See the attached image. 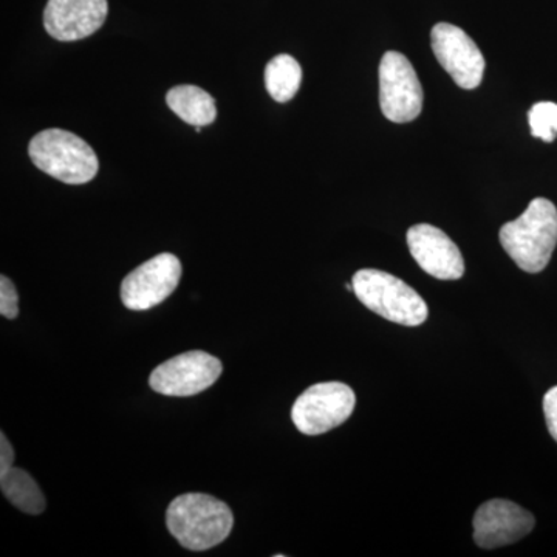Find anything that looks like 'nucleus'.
Wrapping results in <instances>:
<instances>
[{"label": "nucleus", "instance_id": "1", "mask_svg": "<svg viewBox=\"0 0 557 557\" xmlns=\"http://www.w3.org/2000/svg\"><path fill=\"white\" fill-rule=\"evenodd\" d=\"M166 525L182 547L207 552L230 536L234 516L228 505L201 493H188L171 502Z\"/></svg>", "mask_w": 557, "mask_h": 557}, {"label": "nucleus", "instance_id": "2", "mask_svg": "<svg viewBox=\"0 0 557 557\" xmlns=\"http://www.w3.org/2000/svg\"><path fill=\"white\" fill-rule=\"evenodd\" d=\"M500 244L520 270L534 274L547 269L557 245V208L553 201H531L519 219L502 226Z\"/></svg>", "mask_w": 557, "mask_h": 557}, {"label": "nucleus", "instance_id": "3", "mask_svg": "<svg viewBox=\"0 0 557 557\" xmlns=\"http://www.w3.org/2000/svg\"><path fill=\"white\" fill-rule=\"evenodd\" d=\"M28 156L38 170L67 185L89 183L100 170L95 150L69 131L39 132L28 145Z\"/></svg>", "mask_w": 557, "mask_h": 557}, {"label": "nucleus", "instance_id": "4", "mask_svg": "<svg viewBox=\"0 0 557 557\" xmlns=\"http://www.w3.org/2000/svg\"><path fill=\"white\" fill-rule=\"evenodd\" d=\"M354 292L373 313L406 327L426 322L429 310L420 295L401 278L386 271L359 270L351 278Z\"/></svg>", "mask_w": 557, "mask_h": 557}, {"label": "nucleus", "instance_id": "5", "mask_svg": "<svg viewBox=\"0 0 557 557\" xmlns=\"http://www.w3.org/2000/svg\"><path fill=\"white\" fill-rule=\"evenodd\" d=\"M357 406L355 392L338 381L314 384L304 391L292 409L299 432L321 435L346 423Z\"/></svg>", "mask_w": 557, "mask_h": 557}, {"label": "nucleus", "instance_id": "6", "mask_svg": "<svg viewBox=\"0 0 557 557\" xmlns=\"http://www.w3.org/2000/svg\"><path fill=\"white\" fill-rule=\"evenodd\" d=\"M380 102L387 120L409 123L423 109V87L413 65L398 51H387L380 64Z\"/></svg>", "mask_w": 557, "mask_h": 557}, {"label": "nucleus", "instance_id": "7", "mask_svg": "<svg viewBox=\"0 0 557 557\" xmlns=\"http://www.w3.org/2000/svg\"><path fill=\"white\" fill-rule=\"evenodd\" d=\"M222 372L219 358L207 351L193 350L160 364L150 373L149 384L153 391L168 397H190L211 387Z\"/></svg>", "mask_w": 557, "mask_h": 557}, {"label": "nucleus", "instance_id": "8", "mask_svg": "<svg viewBox=\"0 0 557 557\" xmlns=\"http://www.w3.org/2000/svg\"><path fill=\"white\" fill-rule=\"evenodd\" d=\"M180 278H182V263L177 256L161 252L124 277L121 284V300L129 310L153 309L170 298L178 287Z\"/></svg>", "mask_w": 557, "mask_h": 557}, {"label": "nucleus", "instance_id": "9", "mask_svg": "<svg viewBox=\"0 0 557 557\" xmlns=\"http://www.w3.org/2000/svg\"><path fill=\"white\" fill-rule=\"evenodd\" d=\"M432 50L443 69L461 89L472 90L482 84L485 58L467 33L453 24L440 22L432 28Z\"/></svg>", "mask_w": 557, "mask_h": 557}, {"label": "nucleus", "instance_id": "10", "mask_svg": "<svg viewBox=\"0 0 557 557\" xmlns=\"http://www.w3.org/2000/svg\"><path fill=\"white\" fill-rule=\"evenodd\" d=\"M536 519L515 502L494 498L478 509L474 516V542L480 548L494 549L516 544L528 536Z\"/></svg>", "mask_w": 557, "mask_h": 557}, {"label": "nucleus", "instance_id": "11", "mask_svg": "<svg viewBox=\"0 0 557 557\" xmlns=\"http://www.w3.org/2000/svg\"><path fill=\"white\" fill-rule=\"evenodd\" d=\"M408 247L421 270L442 281H457L465 274L460 249L445 231L420 223L408 231Z\"/></svg>", "mask_w": 557, "mask_h": 557}, {"label": "nucleus", "instance_id": "12", "mask_svg": "<svg viewBox=\"0 0 557 557\" xmlns=\"http://www.w3.org/2000/svg\"><path fill=\"white\" fill-rule=\"evenodd\" d=\"M108 0H49L44 27L61 42L89 38L108 20Z\"/></svg>", "mask_w": 557, "mask_h": 557}, {"label": "nucleus", "instance_id": "13", "mask_svg": "<svg viewBox=\"0 0 557 557\" xmlns=\"http://www.w3.org/2000/svg\"><path fill=\"white\" fill-rule=\"evenodd\" d=\"M166 102L178 119L194 127L209 126L218 116L214 98L200 87H174L168 91Z\"/></svg>", "mask_w": 557, "mask_h": 557}, {"label": "nucleus", "instance_id": "14", "mask_svg": "<svg viewBox=\"0 0 557 557\" xmlns=\"http://www.w3.org/2000/svg\"><path fill=\"white\" fill-rule=\"evenodd\" d=\"M0 490L7 500L27 515L38 516L47 507L38 483L24 469L11 468L7 474L0 475Z\"/></svg>", "mask_w": 557, "mask_h": 557}, {"label": "nucleus", "instance_id": "15", "mask_svg": "<svg viewBox=\"0 0 557 557\" xmlns=\"http://www.w3.org/2000/svg\"><path fill=\"white\" fill-rule=\"evenodd\" d=\"M302 69L289 54H278L267 64L265 86L274 101L287 102L298 94Z\"/></svg>", "mask_w": 557, "mask_h": 557}, {"label": "nucleus", "instance_id": "16", "mask_svg": "<svg viewBox=\"0 0 557 557\" xmlns=\"http://www.w3.org/2000/svg\"><path fill=\"white\" fill-rule=\"evenodd\" d=\"M531 135L544 141H555L557 137V104L555 102H537L528 113Z\"/></svg>", "mask_w": 557, "mask_h": 557}, {"label": "nucleus", "instance_id": "17", "mask_svg": "<svg viewBox=\"0 0 557 557\" xmlns=\"http://www.w3.org/2000/svg\"><path fill=\"white\" fill-rule=\"evenodd\" d=\"M0 314L7 319L20 317V295L9 277H0Z\"/></svg>", "mask_w": 557, "mask_h": 557}, {"label": "nucleus", "instance_id": "18", "mask_svg": "<svg viewBox=\"0 0 557 557\" xmlns=\"http://www.w3.org/2000/svg\"><path fill=\"white\" fill-rule=\"evenodd\" d=\"M544 413L549 435H552L553 440H556L557 443V386L549 388L547 394H545Z\"/></svg>", "mask_w": 557, "mask_h": 557}, {"label": "nucleus", "instance_id": "19", "mask_svg": "<svg viewBox=\"0 0 557 557\" xmlns=\"http://www.w3.org/2000/svg\"><path fill=\"white\" fill-rule=\"evenodd\" d=\"M14 463V449L5 437V434H0V475L7 474Z\"/></svg>", "mask_w": 557, "mask_h": 557}]
</instances>
